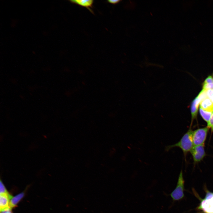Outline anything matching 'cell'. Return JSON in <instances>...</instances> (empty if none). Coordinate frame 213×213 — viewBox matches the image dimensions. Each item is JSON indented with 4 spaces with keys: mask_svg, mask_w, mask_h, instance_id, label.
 Instances as JSON below:
<instances>
[{
    "mask_svg": "<svg viewBox=\"0 0 213 213\" xmlns=\"http://www.w3.org/2000/svg\"><path fill=\"white\" fill-rule=\"evenodd\" d=\"M201 101L197 96L192 102L191 107V126L193 120L196 118L197 115L199 105Z\"/></svg>",
    "mask_w": 213,
    "mask_h": 213,
    "instance_id": "obj_7",
    "label": "cell"
},
{
    "mask_svg": "<svg viewBox=\"0 0 213 213\" xmlns=\"http://www.w3.org/2000/svg\"><path fill=\"white\" fill-rule=\"evenodd\" d=\"M25 192L23 191L16 196L12 197L9 202V206L11 208L16 207L18 203L25 196Z\"/></svg>",
    "mask_w": 213,
    "mask_h": 213,
    "instance_id": "obj_10",
    "label": "cell"
},
{
    "mask_svg": "<svg viewBox=\"0 0 213 213\" xmlns=\"http://www.w3.org/2000/svg\"><path fill=\"white\" fill-rule=\"evenodd\" d=\"M203 88L205 90H213V83H203Z\"/></svg>",
    "mask_w": 213,
    "mask_h": 213,
    "instance_id": "obj_14",
    "label": "cell"
},
{
    "mask_svg": "<svg viewBox=\"0 0 213 213\" xmlns=\"http://www.w3.org/2000/svg\"><path fill=\"white\" fill-rule=\"evenodd\" d=\"M199 112L203 119L207 123L210 120L213 112L205 111L200 107Z\"/></svg>",
    "mask_w": 213,
    "mask_h": 213,
    "instance_id": "obj_11",
    "label": "cell"
},
{
    "mask_svg": "<svg viewBox=\"0 0 213 213\" xmlns=\"http://www.w3.org/2000/svg\"><path fill=\"white\" fill-rule=\"evenodd\" d=\"M71 3L77 4L87 8L92 13L93 11L91 9L92 7L93 1V0H70L69 1Z\"/></svg>",
    "mask_w": 213,
    "mask_h": 213,
    "instance_id": "obj_6",
    "label": "cell"
},
{
    "mask_svg": "<svg viewBox=\"0 0 213 213\" xmlns=\"http://www.w3.org/2000/svg\"><path fill=\"white\" fill-rule=\"evenodd\" d=\"M190 152L194 164L201 162L206 155L204 145L194 146Z\"/></svg>",
    "mask_w": 213,
    "mask_h": 213,
    "instance_id": "obj_5",
    "label": "cell"
},
{
    "mask_svg": "<svg viewBox=\"0 0 213 213\" xmlns=\"http://www.w3.org/2000/svg\"><path fill=\"white\" fill-rule=\"evenodd\" d=\"M12 213H13L12 212Z\"/></svg>",
    "mask_w": 213,
    "mask_h": 213,
    "instance_id": "obj_19",
    "label": "cell"
},
{
    "mask_svg": "<svg viewBox=\"0 0 213 213\" xmlns=\"http://www.w3.org/2000/svg\"><path fill=\"white\" fill-rule=\"evenodd\" d=\"M200 107L204 110L213 112V103L208 97L202 100L200 103Z\"/></svg>",
    "mask_w": 213,
    "mask_h": 213,
    "instance_id": "obj_9",
    "label": "cell"
},
{
    "mask_svg": "<svg viewBox=\"0 0 213 213\" xmlns=\"http://www.w3.org/2000/svg\"><path fill=\"white\" fill-rule=\"evenodd\" d=\"M107 1L108 3H109L112 4H115L119 3L121 1L120 0H108Z\"/></svg>",
    "mask_w": 213,
    "mask_h": 213,
    "instance_id": "obj_18",
    "label": "cell"
},
{
    "mask_svg": "<svg viewBox=\"0 0 213 213\" xmlns=\"http://www.w3.org/2000/svg\"><path fill=\"white\" fill-rule=\"evenodd\" d=\"M199 209L205 213H213V193L206 191L205 197L201 201Z\"/></svg>",
    "mask_w": 213,
    "mask_h": 213,
    "instance_id": "obj_4",
    "label": "cell"
},
{
    "mask_svg": "<svg viewBox=\"0 0 213 213\" xmlns=\"http://www.w3.org/2000/svg\"><path fill=\"white\" fill-rule=\"evenodd\" d=\"M12 197V196L9 193L8 194L0 195V210L10 207V200Z\"/></svg>",
    "mask_w": 213,
    "mask_h": 213,
    "instance_id": "obj_8",
    "label": "cell"
},
{
    "mask_svg": "<svg viewBox=\"0 0 213 213\" xmlns=\"http://www.w3.org/2000/svg\"><path fill=\"white\" fill-rule=\"evenodd\" d=\"M209 129L206 126L193 131L192 139L194 146L204 145Z\"/></svg>",
    "mask_w": 213,
    "mask_h": 213,
    "instance_id": "obj_3",
    "label": "cell"
},
{
    "mask_svg": "<svg viewBox=\"0 0 213 213\" xmlns=\"http://www.w3.org/2000/svg\"><path fill=\"white\" fill-rule=\"evenodd\" d=\"M0 195L9 194V193L8 192L5 186L1 180H0Z\"/></svg>",
    "mask_w": 213,
    "mask_h": 213,
    "instance_id": "obj_12",
    "label": "cell"
},
{
    "mask_svg": "<svg viewBox=\"0 0 213 213\" xmlns=\"http://www.w3.org/2000/svg\"><path fill=\"white\" fill-rule=\"evenodd\" d=\"M193 132V130L190 128L178 142L173 145L166 146L165 151L168 152L174 147L179 148L183 152L185 159L187 154L191 151L194 146L192 139Z\"/></svg>",
    "mask_w": 213,
    "mask_h": 213,
    "instance_id": "obj_1",
    "label": "cell"
},
{
    "mask_svg": "<svg viewBox=\"0 0 213 213\" xmlns=\"http://www.w3.org/2000/svg\"><path fill=\"white\" fill-rule=\"evenodd\" d=\"M207 127L210 128L212 133H213V112L209 122L207 123Z\"/></svg>",
    "mask_w": 213,
    "mask_h": 213,
    "instance_id": "obj_13",
    "label": "cell"
},
{
    "mask_svg": "<svg viewBox=\"0 0 213 213\" xmlns=\"http://www.w3.org/2000/svg\"><path fill=\"white\" fill-rule=\"evenodd\" d=\"M184 183L183 171L181 170L178 176L176 188L170 194L173 201H179L184 197Z\"/></svg>",
    "mask_w": 213,
    "mask_h": 213,
    "instance_id": "obj_2",
    "label": "cell"
},
{
    "mask_svg": "<svg viewBox=\"0 0 213 213\" xmlns=\"http://www.w3.org/2000/svg\"><path fill=\"white\" fill-rule=\"evenodd\" d=\"M206 91L208 97L213 103V90H208Z\"/></svg>",
    "mask_w": 213,
    "mask_h": 213,
    "instance_id": "obj_15",
    "label": "cell"
},
{
    "mask_svg": "<svg viewBox=\"0 0 213 213\" xmlns=\"http://www.w3.org/2000/svg\"><path fill=\"white\" fill-rule=\"evenodd\" d=\"M213 83V77L211 76H208L204 80L203 83Z\"/></svg>",
    "mask_w": 213,
    "mask_h": 213,
    "instance_id": "obj_16",
    "label": "cell"
},
{
    "mask_svg": "<svg viewBox=\"0 0 213 213\" xmlns=\"http://www.w3.org/2000/svg\"><path fill=\"white\" fill-rule=\"evenodd\" d=\"M12 209L10 207H8L0 210V213H12Z\"/></svg>",
    "mask_w": 213,
    "mask_h": 213,
    "instance_id": "obj_17",
    "label": "cell"
}]
</instances>
